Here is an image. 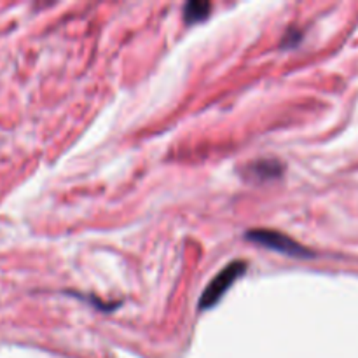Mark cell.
I'll return each instance as SVG.
<instances>
[{"label":"cell","mask_w":358,"mask_h":358,"mask_svg":"<svg viewBox=\"0 0 358 358\" xmlns=\"http://www.w3.org/2000/svg\"><path fill=\"white\" fill-rule=\"evenodd\" d=\"M245 271H247V262L243 261L231 262L227 268H224L203 292L201 299H199V310H210L215 306L222 299L224 294L234 285V282L245 275Z\"/></svg>","instance_id":"6da1fadb"},{"label":"cell","mask_w":358,"mask_h":358,"mask_svg":"<svg viewBox=\"0 0 358 358\" xmlns=\"http://www.w3.org/2000/svg\"><path fill=\"white\" fill-rule=\"evenodd\" d=\"M247 240L262 245V247L271 248V250L282 252V254L294 255V257H310L311 255V252L306 250L303 245H299L292 238L285 236V234L278 233V231L254 229L250 233H247Z\"/></svg>","instance_id":"7a4b0ae2"},{"label":"cell","mask_w":358,"mask_h":358,"mask_svg":"<svg viewBox=\"0 0 358 358\" xmlns=\"http://www.w3.org/2000/svg\"><path fill=\"white\" fill-rule=\"evenodd\" d=\"M282 173L283 164L278 159H259L247 166L248 177L259 182L273 180V178H278Z\"/></svg>","instance_id":"3957f363"},{"label":"cell","mask_w":358,"mask_h":358,"mask_svg":"<svg viewBox=\"0 0 358 358\" xmlns=\"http://www.w3.org/2000/svg\"><path fill=\"white\" fill-rule=\"evenodd\" d=\"M210 10H212V3L210 2H201V0H191V2L185 3L184 7V20L189 24L199 23V21H205L210 16Z\"/></svg>","instance_id":"277c9868"}]
</instances>
